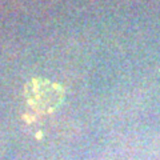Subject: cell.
Masks as SVG:
<instances>
[{"mask_svg":"<svg viewBox=\"0 0 160 160\" xmlns=\"http://www.w3.org/2000/svg\"><path fill=\"white\" fill-rule=\"evenodd\" d=\"M27 96L32 107L38 109H49L59 100V95L53 91L52 84L38 80L27 86Z\"/></svg>","mask_w":160,"mask_h":160,"instance_id":"cell-1","label":"cell"}]
</instances>
